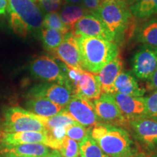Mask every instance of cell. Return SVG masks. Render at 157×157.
Listing matches in <instances>:
<instances>
[{
	"label": "cell",
	"instance_id": "cell-28",
	"mask_svg": "<svg viewBox=\"0 0 157 157\" xmlns=\"http://www.w3.org/2000/svg\"><path fill=\"white\" fill-rule=\"evenodd\" d=\"M58 151L61 157H78L79 155L78 143L66 136L63 139Z\"/></svg>",
	"mask_w": 157,
	"mask_h": 157
},
{
	"label": "cell",
	"instance_id": "cell-24",
	"mask_svg": "<svg viewBox=\"0 0 157 157\" xmlns=\"http://www.w3.org/2000/svg\"><path fill=\"white\" fill-rule=\"evenodd\" d=\"M66 34L56 29L42 28L39 31V36L43 47L48 52H52L58 48L65 38Z\"/></svg>",
	"mask_w": 157,
	"mask_h": 157
},
{
	"label": "cell",
	"instance_id": "cell-40",
	"mask_svg": "<svg viewBox=\"0 0 157 157\" xmlns=\"http://www.w3.org/2000/svg\"><path fill=\"white\" fill-rule=\"evenodd\" d=\"M132 0H126V2H127V3H128V5H129V3H131V2H132Z\"/></svg>",
	"mask_w": 157,
	"mask_h": 157
},
{
	"label": "cell",
	"instance_id": "cell-22",
	"mask_svg": "<svg viewBox=\"0 0 157 157\" xmlns=\"http://www.w3.org/2000/svg\"><path fill=\"white\" fill-rule=\"evenodd\" d=\"M87 13L88 12L82 5L67 4L60 9L58 14L62 22L72 31L76 23Z\"/></svg>",
	"mask_w": 157,
	"mask_h": 157
},
{
	"label": "cell",
	"instance_id": "cell-6",
	"mask_svg": "<svg viewBox=\"0 0 157 157\" xmlns=\"http://www.w3.org/2000/svg\"><path fill=\"white\" fill-rule=\"evenodd\" d=\"M29 69L31 75L38 79L45 82L58 83L68 87L66 66L63 63H59L52 57H38L31 61Z\"/></svg>",
	"mask_w": 157,
	"mask_h": 157
},
{
	"label": "cell",
	"instance_id": "cell-4",
	"mask_svg": "<svg viewBox=\"0 0 157 157\" xmlns=\"http://www.w3.org/2000/svg\"><path fill=\"white\" fill-rule=\"evenodd\" d=\"M95 15L112 35L114 42L121 41L133 22L126 0H113L101 4Z\"/></svg>",
	"mask_w": 157,
	"mask_h": 157
},
{
	"label": "cell",
	"instance_id": "cell-32",
	"mask_svg": "<svg viewBox=\"0 0 157 157\" xmlns=\"http://www.w3.org/2000/svg\"><path fill=\"white\" fill-rule=\"evenodd\" d=\"M82 5L84 6L88 13L95 14V13L99 8L101 3L100 0H82Z\"/></svg>",
	"mask_w": 157,
	"mask_h": 157
},
{
	"label": "cell",
	"instance_id": "cell-2",
	"mask_svg": "<svg viewBox=\"0 0 157 157\" xmlns=\"http://www.w3.org/2000/svg\"><path fill=\"white\" fill-rule=\"evenodd\" d=\"M7 13L11 29L18 36L39 34L44 15L34 0H7Z\"/></svg>",
	"mask_w": 157,
	"mask_h": 157
},
{
	"label": "cell",
	"instance_id": "cell-23",
	"mask_svg": "<svg viewBox=\"0 0 157 157\" xmlns=\"http://www.w3.org/2000/svg\"><path fill=\"white\" fill-rule=\"evenodd\" d=\"M137 39L143 44L157 48V18H151L141 25L137 31Z\"/></svg>",
	"mask_w": 157,
	"mask_h": 157
},
{
	"label": "cell",
	"instance_id": "cell-14",
	"mask_svg": "<svg viewBox=\"0 0 157 157\" xmlns=\"http://www.w3.org/2000/svg\"><path fill=\"white\" fill-rule=\"evenodd\" d=\"M109 95L129 122L146 116V100L143 96L135 97L117 93Z\"/></svg>",
	"mask_w": 157,
	"mask_h": 157
},
{
	"label": "cell",
	"instance_id": "cell-15",
	"mask_svg": "<svg viewBox=\"0 0 157 157\" xmlns=\"http://www.w3.org/2000/svg\"><path fill=\"white\" fill-rule=\"evenodd\" d=\"M122 68L123 61L119 55L103 67L99 73L95 74L102 94L115 93L114 82L122 71Z\"/></svg>",
	"mask_w": 157,
	"mask_h": 157
},
{
	"label": "cell",
	"instance_id": "cell-11",
	"mask_svg": "<svg viewBox=\"0 0 157 157\" xmlns=\"http://www.w3.org/2000/svg\"><path fill=\"white\" fill-rule=\"evenodd\" d=\"M71 32L76 36H84L114 42V39L97 15L87 13L74 25Z\"/></svg>",
	"mask_w": 157,
	"mask_h": 157
},
{
	"label": "cell",
	"instance_id": "cell-5",
	"mask_svg": "<svg viewBox=\"0 0 157 157\" xmlns=\"http://www.w3.org/2000/svg\"><path fill=\"white\" fill-rule=\"evenodd\" d=\"M30 131H47L38 116L20 107H10L6 109L4 113L2 132L13 133Z\"/></svg>",
	"mask_w": 157,
	"mask_h": 157
},
{
	"label": "cell",
	"instance_id": "cell-9",
	"mask_svg": "<svg viewBox=\"0 0 157 157\" xmlns=\"http://www.w3.org/2000/svg\"><path fill=\"white\" fill-rule=\"evenodd\" d=\"M63 110L74 121L87 128L91 129L99 123L93 102L78 95H74Z\"/></svg>",
	"mask_w": 157,
	"mask_h": 157
},
{
	"label": "cell",
	"instance_id": "cell-19",
	"mask_svg": "<svg viewBox=\"0 0 157 157\" xmlns=\"http://www.w3.org/2000/svg\"><path fill=\"white\" fill-rule=\"evenodd\" d=\"M25 107L30 112L47 118L58 114L63 109L58 104L40 97H29L25 103Z\"/></svg>",
	"mask_w": 157,
	"mask_h": 157
},
{
	"label": "cell",
	"instance_id": "cell-18",
	"mask_svg": "<svg viewBox=\"0 0 157 157\" xmlns=\"http://www.w3.org/2000/svg\"><path fill=\"white\" fill-rule=\"evenodd\" d=\"M115 93L122 95L143 97L146 90L140 87L134 75L128 71H121L114 82Z\"/></svg>",
	"mask_w": 157,
	"mask_h": 157
},
{
	"label": "cell",
	"instance_id": "cell-12",
	"mask_svg": "<svg viewBox=\"0 0 157 157\" xmlns=\"http://www.w3.org/2000/svg\"><path fill=\"white\" fill-rule=\"evenodd\" d=\"M50 52L68 67L83 69L77 37L71 31L67 33L60 44Z\"/></svg>",
	"mask_w": 157,
	"mask_h": 157
},
{
	"label": "cell",
	"instance_id": "cell-26",
	"mask_svg": "<svg viewBox=\"0 0 157 157\" xmlns=\"http://www.w3.org/2000/svg\"><path fill=\"white\" fill-rule=\"evenodd\" d=\"M38 117L39 120L44 125L46 130H50V129L58 127H66L76 122L71 117L68 113L65 112L63 110H62L60 113L53 117L48 118L39 117V116Z\"/></svg>",
	"mask_w": 157,
	"mask_h": 157
},
{
	"label": "cell",
	"instance_id": "cell-20",
	"mask_svg": "<svg viewBox=\"0 0 157 157\" xmlns=\"http://www.w3.org/2000/svg\"><path fill=\"white\" fill-rule=\"evenodd\" d=\"M0 152L10 153L25 157H42L50 152V148L42 143H26L13 146L2 147Z\"/></svg>",
	"mask_w": 157,
	"mask_h": 157
},
{
	"label": "cell",
	"instance_id": "cell-38",
	"mask_svg": "<svg viewBox=\"0 0 157 157\" xmlns=\"http://www.w3.org/2000/svg\"><path fill=\"white\" fill-rule=\"evenodd\" d=\"M125 157H148V156H146V154H143V153H137V154L135 155H132V156H125Z\"/></svg>",
	"mask_w": 157,
	"mask_h": 157
},
{
	"label": "cell",
	"instance_id": "cell-33",
	"mask_svg": "<svg viewBox=\"0 0 157 157\" xmlns=\"http://www.w3.org/2000/svg\"><path fill=\"white\" fill-rule=\"evenodd\" d=\"M148 82L149 88L154 91H157V68Z\"/></svg>",
	"mask_w": 157,
	"mask_h": 157
},
{
	"label": "cell",
	"instance_id": "cell-30",
	"mask_svg": "<svg viewBox=\"0 0 157 157\" xmlns=\"http://www.w3.org/2000/svg\"><path fill=\"white\" fill-rule=\"evenodd\" d=\"M63 0H34L41 10L46 13H57L62 5Z\"/></svg>",
	"mask_w": 157,
	"mask_h": 157
},
{
	"label": "cell",
	"instance_id": "cell-21",
	"mask_svg": "<svg viewBox=\"0 0 157 157\" xmlns=\"http://www.w3.org/2000/svg\"><path fill=\"white\" fill-rule=\"evenodd\" d=\"M131 13L140 20H147L157 16V0H132L129 4Z\"/></svg>",
	"mask_w": 157,
	"mask_h": 157
},
{
	"label": "cell",
	"instance_id": "cell-16",
	"mask_svg": "<svg viewBox=\"0 0 157 157\" xmlns=\"http://www.w3.org/2000/svg\"><path fill=\"white\" fill-rule=\"evenodd\" d=\"M26 143H42L48 146V137L45 132H20L13 133L2 132L0 144L2 147L13 146Z\"/></svg>",
	"mask_w": 157,
	"mask_h": 157
},
{
	"label": "cell",
	"instance_id": "cell-8",
	"mask_svg": "<svg viewBox=\"0 0 157 157\" xmlns=\"http://www.w3.org/2000/svg\"><path fill=\"white\" fill-rule=\"evenodd\" d=\"M93 102L99 122L129 129V122L109 94H102L101 98Z\"/></svg>",
	"mask_w": 157,
	"mask_h": 157
},
{
	"label": "cell",
	"instance_id": "cell-25",
	"mask_svg": "<svg viewBox=\"0 0 157 157\" xmlns=\"http://www.w3.org/2000/svg\"><path fill=\"white\" fill-rule=\"evenodd\" d=\"M78 148L80 157H109L101 150L90 135L80 141Z\"/></svg>",
	"mask_w": 157,
	"mask_h": 157
},
{
	"label": "cell",
	"instance_id": "cell-36",
	"mask_svg": "<svg viewBox=\"0 0 157 157\" xmlns=\"http://www.w3.org/2000/svg\"><path fill=\"white\" fill-rule=\"evenodd\" d=\"M0 157H25V156H17V155H15L13 154H10V153L0 152Z\"/></svg>",
	"mask_w": 157,
	"mask_h": 157
},
{
	"label": "cell",
	"instance_id": "cell-10",
	"mask_svg": "<svg viewBox=\"0 0 157 157\" xmlns=\"http://www.w3.org/2000/svg\"><path fill=\"white\" fill-rule=\"evenodd\" d=\"M28 94L29 97L44 98L63 108L74 95L73 92L68 87L53 82L36 84L31 88Z\"/></svg>",
	"mask_w": 157,
	"mask_h": 157
},
{
	"label": "cell",
	"instance_id": "cell-1",
	"mask_svg": "<svg viewBox=\"0 0 157 157\" xmlns=\"http://www.w3.org/2000/svg\"><path fill=\"white\" fill-rule=\"evenodd\" d=\"M90 135L109 157H125L139 153L127 129L99 122L90 129Z\"/></svg>",
	"mask_w": 157,
	"mask_h": 157
},
{
	"label": "cell",
	"instance_id": "cell-35",
	"mask_svg": "<svg viewBox=\"0 0 157 157\" xmlns=\"http://www.w3.org/2000/svg\"><path fill=\"white\" fill-rule=\"evenodd\" d=\"M42 157H61V156H60V153H59L58 151L53 150L52 151L49 152L48 154L44 155V156H43Z\"/></svg>",
	"mask_w": 157,
	"mask_h": 157
},
{
	"label": "cell",
	"instance_id": "cell-41",
	"mask_svg": "<svg viewBox=\"0 0 157 157\" xmlns=\"http://www.w3.org/2000/svg\"><path fill=\"white\" fill-rule=\"evenodd\" d=\"M151 157H157V154H155V155H153Z\"/></svg>",
	"mask_w": 157,
	"mask_h": 157
},
{
	"label": "cell",
	"instance_id": "cell-27",
	"mask_svg": "<svg viewBox=\"0 0 157 157\" xmlns=\"http://www.w3.org/2000/svg\"><path fill=\"white\" fill-rule=\"evenodd\" d=\"M42 28L56 29L64 34H67L69 31H71L68 26L62 22L58 13H46L43 17Z\"/></svg>",
	"mask_w": 157,
	"mask_h": 157
},
{
	"label": "cell",
	"instance_id": "cell-13",
	"mask_svg": "<svg viewBox=\"0 0 157 157\" xmlns=\"http://www.w3.org/2000/svg\"><path fill=\"white\" fill-rule=\"evenodd\" d=\"M129 130L135 139L146 148L157 147V120L146 116L129 121Z\"/></svg>",
	"mask_w": 157,
	"mask_h": 157
},
{
	"label": "cell",
	"instance_id": "cell-34",
	"mask_svg": "<svg viewBox=\"0 0 157 157\" xmlns=\"http://www.w3.org/2000/svg\"><path fill=\"white\" fill-rule=\"evenodd\" d=\"M7 0H0V15H5L7 13Z\"/></svg>",
	"mask_w": 157,
	"mask_h": 157
},
{
	"label": "cell",
	"instance_id": "cell-31",
	"mask_svg": "<svg viewBox=\"0 0 157 157\" xmlns=\"http://www.w3.org/2000/svg\"><path fill=\"white\" fill-rule=\"evenodd\" d=\"M146 100V116L157 120V91L145 98Z\"/></svg>",
	"mask_w": 157,
	"mask_h": 157
},
{
	"label": "cell",
	"instance_id": "cell-3",
	"mask_svg": "<svg viewBox=\"0 0 157 157\" xmlns=\"http://www.w3.org/2000/svg\"><path fill=\"white\" fill-rule=\"evenodd\" d=\"M77 40L83 69L97 74L103 67L119 56V47L114 42L78 36Z\"/></svg>",
	"mask_w": 157,
	"mask_h": 157
},
{
	"label": "cell",
	"instance_id": "cell-42",
	"mask_svg": "<svg viewBox=\"0 0 157 157\" xmlns=\"http://www.w3.org/2000/svg\"></svg>",
	"mask_w": 157,
	"mask_h": 157
},
{
	"label": "cell",
	"instance_id": "cell-39",
	"mask_svg": "<svg viewBox=\"0 0 157 157\" xmlns=\"http://www.w3.org/2000/svg\"><path fill=\"white\" fill-rule=\"evenodd\" d=\"M109 1H113V0H100V3L102 4L105 2H109Z\"/></svg>",
	"mask_w": 157,
	"mask_h": 157
},
{
	"label": "cell",
	"instance_id": "cell-17",
	"mask_svg": "<svg viewBox=\"0 0 157 157\" xmlns=\"http://www.w3.org/2000/svg\"><path fill=\"white\" fill-rule=\"evenodd\" d=\"M74 95L90 101H95L101 98L102 93L95 74L82 70L79 80L76 84Z\"/></svg>",
	"mask_w": 157,
	"mask_h": 157
},
{
	"label": "cell",
	"instance_id": "cell-7",
	"mask_svg": "<svg viewBox=\"0 0 157 157\" xmlns=\"http://www.w3.org/2000/svg\"><path fill=\"white\" fill-rule=\"evenodd\" d=\"M131 66L137 78L148 81L157 68V48L143 44L132 58Z\"/></svg>",
	"mask_w": 157,
	"mask_h": 157
},
{
	"label": "cell",
	"instance_id": "cell-29",
	"mask_svg": "<svg viewBox=\"0 0 157 157\" xmlns=\"http://www.w3.org/2000/svg\"><path fill=\"white\" fill-rule=\"evenodd\" d=\"M90 129L80 124L76 121L73 124H70L66 127V136L72 140L80 142L86 136L90 135Z\"/></svg>",
	"mask_w": 157,
	"mask_h": 157
},
{
	"label": "cell",
	"instance_id": "cell-37",
	"mask_svg": "<svg viewBox=\"0 0 157 157\" xmlns=\"http://www.w3.org/2000/svg\"><path fill=\"white\" fill-rule=\"evenodd\" d=\"M63 1L66 4H75V5L81 4L82 2V0H63Z\"/></svg>",
	"mask_w": 157,
	"mask_h": 157
}]
</instances>
